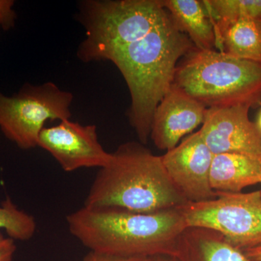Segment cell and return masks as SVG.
Wrapping results in <instances>:
<instances>
[{
  "label": "cell",
  "instance_id": "cell-3",
  "mask_svg": "<svg viewBox=\"0 0 261 261\" xmlns=\"http://www.w3.org/2000/svg\"><path fill=\"white\" fill-rule=\"evenodd\" d=\"M188 202L168 176L161 156L141 142H128L99 168L84 206L149 214L178 208Z\"/></svg>",
  "mask_w": 261,
  "mask_h": 261
},
{
  "label": "cell",
  "instance_id": "cell-22",
  "mask_svg": "<svg viewBox=\"0 0 261 261\" xmlns=\"http://www.w3.org/2000/svg\"><path fill=\"white\" fill-rule=\"evenodd\" d=\"M153 261H179L177 257L173 256H168V255H160L152 257Z\"/></svg>",
  "mask_w": 261,
  "mask_h": 261
},
{
  "label": "cell",
  "instance_id": "cell-14",
  "mask_svg": "<svg viewBox=\"0 0 261 261\" xmlns=\"http://www.w3.org/2000/svg\"><path fill=\"white\" fill-rule=\"evenodd\" d=\"M162 3L196 48L214 49L216 44L214 23L203 1L162 0Z\"/></svg>",
  "mask_w": 261,
  "mask_h": 261
},
{
  "label": "cell",
  "instance_id": "cell-4",
  "mask_svg": "<svg viewBox=\"0 0 261 261\" xmlns=\"http://www.w3.org/2000/svg\"><path fill=\"white\" fill-rule=\"evenodd\" d=\"M173 87L207 108L261 104V63L194 48L175 70Z\"/></svg>",
  "mask_w": 261,
  "mask_h": 261
},
{
  "label": "cell",
  "instance_id": "cell-20",
  "mask_svg": "<svg viewBox=\"0 0 261 261\" xmlns=\"http://www.w3.org/2000/svg\"><path fill=\"white\" fill-rule=\"evenodd\" d=\"M16 249L15 240L0 231V261H13Z\"/></svg>",
  "mask_w": 261,
  "mask_h": 261
},
{
  "label": "cell",
  "instance_id": "cell-2",
  "mask_svg": "<svg viewBox=\"0 0 261 261\" xmlns=\"http://www.w3.org/2000/svg\"><path fill=\"white\" fill-rule=\"evenodd\" d=\"M195 47L169 14L146 37L111 57L129 89L128 121L143 145L148 142L154 111L172 86L178 62Z\"/></svg>",
  "mask_w": 261,
  "mask_h": 261
},
{
  "label": "cell",
  "instance_id": "cell-17",
  "mask_svg": "<svg viewBox=\"0 0 261 261\" xmlns=\"http://www.w3.org/2000/svg\"><path fill=\"white\" fill-rule=\"evenodd\" d=\"M0 229H4L8 238L27 241L34 237L37 223L32 215L20 210L10 197L0 205Z\"/></svg>",
  "mask_w": 261,
  "mask_h": 261
},
{
  "label": "cell",
  "instance_id": "cell-18",
  "mask_svg": "<svg viewBox=\"0 0 261 261\" xmlns=\"http://www.w3.org/2000/svg\"><path fill=\"white\" fill-rule=\"evenodd\" d=\"M14 4L12 0H0V31L9 30L14 27L16 19Z\"/></svg>",
  "mask_w": 261,
  "mask_h": 261
},
{
  "label": "cell",
  "instance_id": "cell-9",
  "mask_svg": "<svg viewBox=\"0 0 261 261\" xmlns=\"http://www.w3.org/2000/svg\"><path fill=\"white\" fill-rule=\"evenodd\" d=\"M214 155L198 130L161 156L168 176L189 202H204L217 197V192L210 183Z\"/></svg>",
  "mask_w": 261,
  "mask_h": 261
},
{
  "label": "cell",
  "instance_id": "cell-13",
  "mask_svg": "<svg viewBox=\"0 0 261 261\" xmlns=\"http://www.w3.org/2000/svg\"><path fill=\"white\" fill-rule=\"evenodd\" d=\"M210 183L215 192L230 193L260 184L261 160L238 153L214 154Z\"/></svg>",
  "mask_w": 261,
  "mask_h": 261
},
{
  "label": "cell",
  "instance_id": "cell-23",
  "mask_svg": "<svg viewBox=\"0 0 261 261\" xmlns=\"http://www.w3.org/2000/svg\"><path fill=\"white\" fill-rule=\"evenodd\" d=\"M256 125L257 128H259V130H260L261 132V109L260 113H259L258 117H257V121Z\"/></svg>",
  "mask_w": 261,
  "mask_h": 261
},
{
  "label": "cell",
  "instance_id": "cell-6",
  "mask_svg": "<svg viewBox=\"0 0 261 261\" xmlns=\"http://www.w3.org/2000/svg\"><path fill=\"white\" fill-rule=\"evenodd\" d=\"M73 99L53 82L24 84L12 96L0 92V129L20 149L34 148L46 122L70 120Z\"/></svg>",
  "mask_w": 261,
  "mask_h": 261
},
{
  "label": "cell",
  "instance_id": "cell-16",
  "mask_svg": "<svg viewBox=\"0 0 261 261\" xmlns=\"http://www.w3.org/2000/svg\"><path fill=\"white\" fill-rule=\"evenodd\" d=\"M203 3L214 25L243 19L261 21V0H207Z\"/></svg>",
  "mask_w": 261,
  "mask_h": 261
},
{
  "label": "cell",
  "instance_id": "cell-10",
  "mask_svg": "<svg viewBox=\"0 0 261 261\" xmlns=\"http://www.w3.org/2000/svg\"><path fill=\"white\" fill-rule=\"evenodd\" d=\"M250 108L243 105L207 108L200 130L213 154L238 153L261 160V132L249 118Z\"/></svg>",
  "mask_w": 261,
  "mask_h": 261
},
{
  "label": "cell",
  "instance_id": "cell-19",
  "mask_svg": "<svg viewBox=\"0 0 261 261\" xmlns=\"http://www.w3.org/2000/svg\"><path fill=\"white\" fill-rule=\"evenodd\" d=\"M82 261H153L152 257H123L108 255L100 252L89 251Z\"/></svg>",
  "mask_w": 261,
  "mask_h": 261
},
{
  "label": "cell",
  "instance_id": "cell-8",
  "mask_svg": "<svg viewBox=\"0 0 261 261\" xmlns=\"http://www.w3.org/2000/svg\"><path fill=\"white\" fill-rule=\"evenodd\" d=\"M38 147L47 151L66 172L83 168H101L112 159V153L99 142L95 125H82L70 120L43 128Z\"/></svg>",
  "mask_w": 261,
  "mask_h": 261
},
{
  "label": "cell",
  "instance_id": "cell-5",
  "mask_svg": "<svg viewBox=\"0 0 261 261\" xmlns=\"http://www.w3.org/2000/svg\"><path fill=\"white\" fill-rule=\"evenodd\" d=\"M162 0H84L78 20L85 37L77 49L83 63L110 61L117 51L140 40L168 18Z\"/></svg>",
  "mask_w": 261,
  "mask_h": 261
},
{
  "label": "cell",
  "instance_id": "cell-11",
  "mask_svg": "<svg viewBox=\"0 0 261 261\" xmlns=\"http://www.w3.org/2000/svg\"><path fill=\"white\" fill-rule=\"evenodd\" d=\"M207 108L171 86L156 108L149 138L161 150H170L202 125Z\"/></svg>",
  "mask_w": 261,
  "mask_h": 261
},
{
  "label": "cell",
  "instance_id": "cell-12",
  "mask_svg": "<svg viewBox=\"0 0 261 261\" xmlns=\"http://www.w3.org/2000/svg\"><path fill=\"white\" fill-rule=\"evenodd\" d=\"M179 261H253L221 233L203 227H187L178 239Z\"/></svg>",
  "mask_w": 261,
  "mask_h": 261
},
{
  "label": "cell",
  "instance_id": "cell-15",
  "mask_svg": "<svg viewBox=\"0 0 261 261\" xmlns=\"http://www.w3.org/2000/svg\"><path fill=\"white\" fill-rule=\"evenodd\" d=\"M216 47L228 56L261 63V21L243 19L214 25Z\"/></svg>",
  "mask_w": 261,
  "mask_h": 261
},
{
  "label": "cell",
  "instance_id": "cell-21",
  "mask_svg": "<svg viewBox=\"0 0 261 261\" xmlns=\"http://www.w3.org/2000/svg\"><path fill=\"white\" fill-rule=\"evenodd\" d=\"M245 255L253 261H261V245L243 250Z\"/></svg>",
  "mask_w": 261,
  "mask_h": 261
},
{
  "label": "cell",
  "instance_id": "cell-7",
  "mask_svg": "<svg viewBox=\"0 0 261 261\" xmlns=\"http://www.w3.org/2000/svg\"><path fill=\"white\" fill-rule=\"evenodd\" d=\"M214 200L179 207L187 227L215 230L242 250L261 245V192H217Z\"/></svg>",
  "mask_w": 261,
  "mask_h": 261
},
{
  "label": "cell",
  "instance_id": "cell-1",
  "mask_svg": "<svg viewBox=\"0 0 261 261\" xmlns=\"http://www.w3.org/2000/svg\"><path fill=\"white\" fill-rule=\"evenodd\" d=\"M66 221L70 233L89 251L123 257H176L187 227L179 207L145 214L84 205Z\"/></svg>",
  "mask_w": 261,
  "mask_h": 261
},
{
  "label": "cell",
  "instance_id": "cell-24",
  "mask_svg": "<svg viewBox=\"0 0 261 261\" xmlns=\"http://www.w3.org/2000/svg\"><path fill=\"white\" fill-rule=\"evenodd\" d=\"M261 184V183H260ZM260 192H261V190H260Z\"/></svg>",
  "mask_w": 261,
  "mask_h": 261
}]
</instances>
